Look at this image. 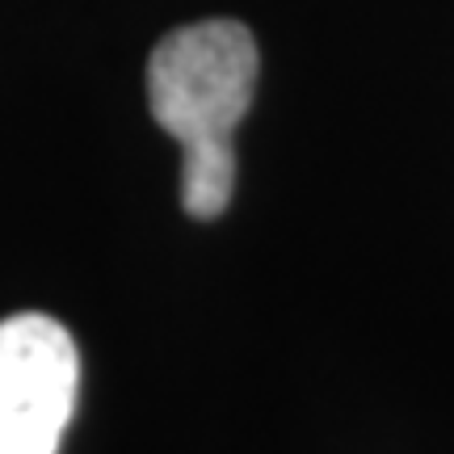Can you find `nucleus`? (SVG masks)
I'll use <instances>...</instances> for the list:
<instances>
[{"label":"nucleus","instance_id":"obj_1","mask_svg":"<svg viewBox=\"0 0 454 454\" xmlns=\"http://www.w3.org/2000/svg\"><path fill=\"white\" fill-rule=\"evenodd\" d=\"M257 89V43L240 21H194L164 34L147 59V110L190 152H236Z\"/></svg>","mask_w":454,"mask_h":454},{"label":"nucleus","instance_id":"obj_2","mask_svg":"<svg viewBox=\"0 0 454 454\" xmlns=\"http://www.w3.org/2000/svg\"><path fill=\"white\" fill-rule=\"evenodd\" d=\"M76 387L81 354L59 320L43 311L0 320V454H59Z\"/></svg>","mask_w":454,"mask_h":454}]
</instances>
